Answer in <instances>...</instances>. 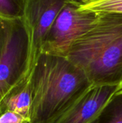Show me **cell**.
Here are the masks:
<instances>
[{
  "mask_svg": "<svg viewBox=\"0 0 122 123\" xmlns=\"http://www.w3.org/2000/svg\"><path fill=\"white\" fill-rule=\"evenodd\" d=\"M29 123H52L93 86L86 74L64 55L40 53L30 74Z\"/></svg>",
  "mask_w": 122,
  "mask_h": 123,
  "instance_id": "cell-1",
  "label": "cell"
},
{
  "mask_svg": "<svg viewBox=\"0 0 122 123\" xmlns=\"http://www.w3.org/2000/svg\"><path fill=\"white\" fill-rule=\"evenodd\" d=\"M64 56L83 69L93 86L122 89V14L98 13L94 25L73 42Z\"/></svg>",
  "mask_w": 122,
  "mask_h": 123,
  "instance_id": "cell-2",
  "label": "cell"
},
{
  "mask_svg": "<svg viewBox=\"0 0 122 123\" xmlns=\"http://www.w3.org/2000/svg\"><path fill=\"white\" fill-rule=\"evenodd\" d=\"M31 52V33L24 17H0V107L29 79L33 67Z\"/></svg>",
  "mask_w": 122,
  "mask_h": 123,
  "instance_id": "cell-3",
  "label": "cell"
},
{
  "mask_svg": "<svg viewBox=\"0 0 122 123\" xmlns=\"http://www.w3.org/2000/svg\"><path fill=\"white\" fill-rule=\"evenodd\" d=\"M80 4L73 1L62 9L52 25L40 53L64 55L73 42L91 28L98 13L81 10Z\"/></svg>",
  "mask_w": 122,
  "mask_h": 123,
  "instance_id": "cell-4",
  "label": "cell"
},
{
  "mask_svg": "<svg viewBox=\"0 0 122 123\" xmlns=\"http://www.w3.org/2000/svg\"><path fill=\"white\" fill-rule=\"evenodd\" d=\"M74 0H26L24 18L31 33L32 66L57 17Z\"/></svg>",
  "mask_w": 122,
  "mask_h": 123,
  "instance_id": "cell-5",
  "label": "cell"
},
{
  "mask_svg": "<svg viewBox=\"0 0 122 123\" xmlns=\"http://www.w3.org/2000/svg\"><path fill=\"white\" fill-rule=\"evenodd\" d=\"M122 86L94 85L52 123H90Z\"/></svg>",
  "mask_w": 122,
  "mask_h": 123,
  "instance_id": "cell-6",
  "label": "cell"
},
{
  "mask_svg": "<svg viewBox=\"0 0 122 123\" xmlns=\"http://www.w3.org/2000/svg\"><path fill=\"white\" fill-rule=\"evenodd\" d=\"M31 106L32 88L29 76L27 81L19 86L4 101L0 107V115L6 111H12L29 119Z\"/></svg>",
  "mask_w": 122,
  "mask_h": 123,
  "instance_id": "cell-7",
  "label": "cell"
},
{
  "mask_svg": "<svg viewBox=\"0 0 122 123\" xmlns=\"http://www.w3.org/2000/svg\"><path fill=\"white\" fill-rule=\"evenodd\" d=\"M90 123H122V89L111 97Z\"/></svg>",
  "mask_w": 122,
  "mask_h": 123,
  "instance_id": "cell-8",
  "label": "cell"
},
{
  "mask_svg": "<svg viewBox=\"0 0 122 123\" xmlns=\"http://www.w3.org/2000/svg\"><path fill=\"white\" fill-rule=\"evenodd\" d=\"M83 11L122 14V0H84L79 4Z\"/></svg>",
  "mask_w": 122,
  "mask_h": 123,
  "instance_id": "cell-9",
  "label": "cell"
},
{
  "mask_svg": "<svg viewBox=\"0 0 122 123\" xmlns=\"http://www.w3.org/2000/svg\"><path fill=\"white\" fill-rule=\"evenodd\" d=\"M26 0H0V17L17 19L24 17Z\"/></svg>",
  "mask_w": 122,
  "mask_h": 123,
  "instance_id": "cell-10",
  "label": "cell"
},
{
  "mask_svg": "<svg viewBox=\"0 0 122 123\" xmlns=\"http://www.w3.org/2000/svg\"><path fill=\"white\" fill-rule=\"evenodd\" d=\"M30 120L12 111H6L0 115V123H29Z\"/></svg>",
  "mask_w": 122,
  "mask_h": 123,
  "instance_id": "cell-11",
  "label": "cell"
},
{
  "mask_svg": "<svg viewBox=\"0 0 122 123\" xmlns=\"http://www.w3.org/2000/svg\"><path fill=\"white\" fill-rule=\"evenodd\" d=\"M74 1H76L77 2H79V3H82L84 0H74Z\"/></svg>",
  "mask_w": 122,
  "mask_h": 123,
  "instance_id": "cell-12",
  "label": "cell"
}]
</instances>
